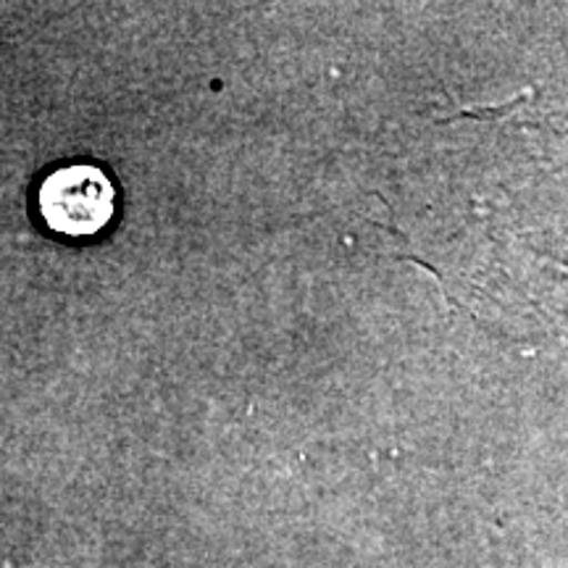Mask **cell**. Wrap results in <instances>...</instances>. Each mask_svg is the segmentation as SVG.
Returning <instances> with one entry per match:
<instances>
[{
  "label": "cell",
  "instance_id": "1",
  "mask_svg": "<svg viewBox=\"0 0 568 568\" xmlns=\"http://www.w3.org/2000/svg\"><path fill=\"white\" fill-rule=\"evenodd\" d=\"M113 184L101 169L88 163L59 169L40 184L42 222L69 237L101 232L113 216Z\"/></svg>",
  "mask_w": 568,
  "mask_h": 568
}]
</instances>
